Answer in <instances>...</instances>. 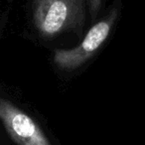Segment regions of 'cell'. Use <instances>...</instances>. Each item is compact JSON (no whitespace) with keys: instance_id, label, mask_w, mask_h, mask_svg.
<instances>
[{"instance_id":"7a4b0ae2","label":"cell","mask_w":145,"mask_h":145,"mask_svg":"<svg viewBox=\"0 0 145 145\" xmlns=\"http://www.w3.org/2000/svg\"><path fill=\"white\" fill-rule=\"evenodd\" d=\"M119 9L112 7L106 15L89 30L78 46L54 53V63L62 70H76L91 58L108 38L118 17Z\"/></svg>"},{"instance_id":"277c9868","label":"cell","mask_w":145,"mask_h":145,"mask_svg":"<svg viewBox=\"0 0 145 145\" xmlns=\"http://www.w3.org/2000/svg\"><path fill=\"white\" fill-rule=\"evenodd\" d=\"M103 4V0H89V12H91V18L95 19L99 13L101 6Z\"/></svg>"},{"instance_id":"3957f363","label":"cell","mask_w":145,"mask_h":145,"mask_svg":"<svg viewBox=\"0 0 145 145\" xmlns=\"http://www.w3.org/2000/svg\"><path fill=\"white\" fill-rule=\"evenodd\" d=\"M0 121L17 145H52L35 119L10 101L1 97Z\"/></svg>"},{"instance_id":"6da1fadb","label":"cell","mask_w":145,"mask_h":145,"mask_svg":"<svg viewBox=\"0 0 145 145\" xmlns=\"http://www.w3.org/2000/svg\"><path fill=\"white\" fill-rule=\"evenodd\" d=\"M32 8L35 27L46 38L82 26L85 18L84 0H34Z\"/></svg>"}]
</instances>
